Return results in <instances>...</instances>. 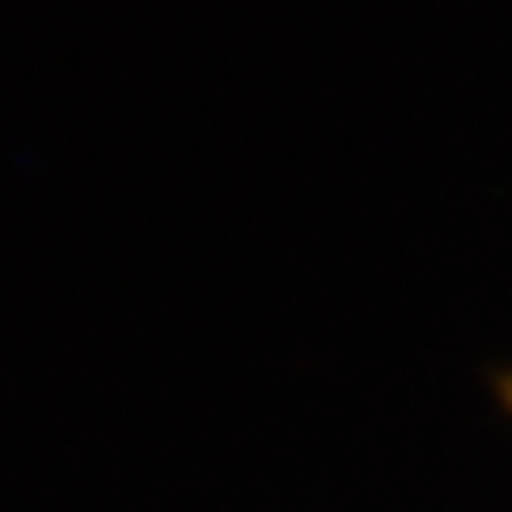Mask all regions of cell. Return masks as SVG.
Segmentation results:
<instances>
[{"instance_id":"cell-1","label":"cell","mask_w":512,"mask_h":512,"mask_svg":"<svg viewBox=\"0 0 512 512\" xmlns=\"http://www.w3.org/2000/svg\"><path fill=\"white\" fill-rule=\"evenodd\" d=\"M509 395H512V387H509Z\"/></svg>"}]
</instances>
